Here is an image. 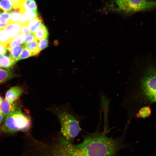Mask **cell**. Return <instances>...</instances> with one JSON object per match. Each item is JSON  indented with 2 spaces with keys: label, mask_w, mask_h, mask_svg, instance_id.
<instances>
[{
  "label": "cell",
  "mask_w": 156,
  "mask_h": 156,
  "mask_svg": "<svg viewBox=\"0 0 156 156\" xmlns=\"http://www.w3.org/2000/svg\"><path fill=\"white\" fill-rule=\"evenodd\" d=\"M13 9V4L10 0L0 1V13L4 12H10Z\"/></svg>",
  "instance_id": "cell-19"
},
{
  "label": "cell",
  "mask_w": 156,
  "mask_h": 156,
  "mask_svg": "<svg viewBox=\"0 0 156 156\" xmlns=\"http://www.w3.org/2000/svg\"><path fill=\"white\" fill-rule=\"evenodd\" d=\"M10 23L19 22L21 24L27 22L24 15L18 10L12 9L11 12Z\"/></svg>",
  "instance_id": "cell-10"
},
{
  "label": "cell",
  "mask_w": 156,
  "mask_h": 156,
  "mask_svg": "<svg viewBox=\"0 0 156 156\" xmlns=\"http://www.w3.org/2000/svg\"><path fill=\"white\" fill-rule=\"evenodd\" d=\"M25 47L32 53L33 56L38 55L40 53V50L38 44V40L34 41L24 44Z\"/></svg>",
  "instance_id": "cell-18"
},
{
  "label": "cell",
  "mask_w": 156,
  "mask_h": 156,
  "mask_svg": "<svg viewBox=\"0 0 156 156\" xmlns=\"http://www.w3.org/2000/svg\"><path fill=\"white\" fill-rule=\"evenodd\" d=\"M108 10L125 13L145 11L156 7V1L110 0L106 5Z\"/></svg>",
  "instance_id": "cell-3"
},
{
  "label": "cell",
  "mask_w": 156,
  "mask_h": 156,
  "mask_svg": "<svg viewBox=\"0 0 156 156\" xmlns=\"http://www.w3.org/2000/svg\"><path fill=\"white\" fill-rule=\"evenodd\" d=\"M21 25L19 22L11 23L3 29L5 36L10 42L20 33Z\"/></svg>",
  "instance_id": "cell-6"
},
{
  "label": "cell",
  "mask_w": 156,
  "mask_h": 156,
  "mask_svg": "<svg viewBox=\"0 0 156 156\" xmlns=\"http://www.w3.org/2000/svg\"><path fill=\"white\" fill-rule=\"evenodd\" d=\"M11 12H4L0 13V29L5 28L10 23Z\"/></svg>",
  "instance_id": "cell-17"
},
{
  "label": "cell",
  "mask_w": 156,
  "mask_h": 156,
  "mask_svg": "<svg viewBox=\"0 0 156 156\" xmlns=\"http://www.w3.org/2000/svg\"><path fill=\"white\" fill-rule=\"evenodd\" d=\"M7 50L4 46L0 44V55H4L6 53Z\"/></svg>",
  "instance_id": "cell-27"
},
{
  "label": "cell",
  "mask_w": 156,
  "mask_h": 156,
  "mask_svg": "<svg viewBox=\"0 0 156 156\" xmlns=\"http://www.w3.org/2000/svg\"><path fill=\"white\" fill-rule=\"evenodd\" d=\"M36 40L34 34L30 32L25 35L24 43L26 44Z\"/></svg>",
  "instance_id": "cell-25"
},
{
  "label": "cell",
  "mask_w": 156,
  "mask_h": 156,
  "mask_svg": "<svg viewBox=\"0 0 156 156\" xmlns=\"http://www.w3.org/2000/svg\"><path fill=\"white\" fill-rule=\"evenodd\" d=\"M34 34L36 40H38L42 38H48L49 33L47 28L43 23L39 30Z\"/></svg>",
  "instance_id": "cell-20"
},
{
  "label": "cell",
  "mask_w": 156,
  "mask_h": 156,
  "mask_svg": "<svg viewBox=\"0 0 156 156\" xmlns=\"http://www.w3.org/2000/svg\"><path fill=\"white\" fill-rule=\"evenodd\" d=\"M23 91V90L21 87L17 86L12 87L6 92L5 99L13 103L15 101Z\"/></svg>",
  "instance_id": "cell-8"
},
{
  "label": "cell",
  "mask_w": 156,
  "mask_h": 156,
  "mask_svg": "<svg viewBox=\"0 0 156 156\" xmlns=\"http://www.w3.org/2000/svg\"><path fill=\"white\" fill-rule=\"evenodd\" d=\"M15 77L10 69L0 67V85L4 83Z\"/></svg>",
  "instance_id": "cell-14"
},
{
  "label": "cell",
  "mask_w": 156,
  "mask_h": 156,
  "mask_svg": "<svg viewBox=\"0 0 156 156\" xmlns=\"http://www.w3.org/2000/svg\"><path fill=\"white\" fill-rule=\"evenodd\" d=\"M122 137H108L103 132L89 135L77 145L66 142L64 155L115 156L122 146Z\"/></svg>",
  "instance_id": "cell-1"
},
{
  "label": "cell",
  "mask_w": 156,
  "mask_h": 156,
  "mask_svg": "<svg viewBox=\"0 0 156 156\" xmlns=\"http://www.w3.org/2000/svg\"><path fill=\"white\" fill-rule=\"evenodd\" d=\"M13 4V9L19 10L26 0H10Z\"/></svg>",
  "instance_id": "cell-24"
},
{
  "label": "cell",
  "mask_w": 156,
  "mask_h": 156,
  "mask_svg": "<svg viewBox=\"0 0 156 156\" xmlns=\"http://www.w3.org/2000/svg\"><path fill=\"white\" fill-rule=\"evenodd\" d=\"M4 118L3 115L0 111V125L2 123Z\"/></svg>",
  "instance_id": "cell-28"
},
{
  "label": "cell",
  "mask_w": 156,
  "mask_h": 156,
  "mask_svg": "<svg viewBox=\"0 0 156 156\" xmlns=\"http://www.w3.org/2000/svg\"><path fill=\"white\" fill-rule=\"evenodd\" d=\"M33 56L31 52L25 47L20 56L19 60Z\"/></svg>",
  "instance_id": "cell-23"
},
{
  "label": "cell",
  "mask_w": 156,
  "mask_h": 156,
  "mask_svg": "<svg viewBox=\"0 0 156 156\" xmlns=\"http://www.w3.org/2000/svg\"><path fill=\"white\" fill-rule=\"evenodd\" d=\"M156 103V70L149 68L138 86L126 92L123 105L131 117L142 107Z\"/></svg>",
  "instance_id": "cell-2"
},
{
  "label": "cell",
  "mask_w": 156,
  "mask_h": 156,
  "mask_svg": "<svg viewBox=\"0 0 156 156\" xmlns=\"http://www.w3.org/2000/svg\"><path fill=\"white\" fill-rule=\"evenodd\" d=\"M152 111L150 106H145L139 109L135 115V118H146L151 115Z\"/></svg>",
  "instance_id": "cell-16"
},
{
  "label": "cell",
  "mask_w": 156,
  "mask_h": 156,
  "mask_svg": "<svg viewBox=\"0 0 156 156\" xmlns=\"http://www.w3.org/2000/svg\"><path fill=\"white\" fill-rule=\"evenodd\" d=\"M25 47V44L23 43L13 47L9 51V55L15 64L19 60L20 56Z\"/></svg>",
  "instance_id": "cell-11"
},
{
  "label": "cell",
  "mask_w": 156,
  "mask_h": 156,
  "mask_svg": "<svg viewBox=\"0 0 156 156\" xmlns=\"http://www.w3.org/2000/svg\"><path fill=\"white\" fill-rule=\"evenodd\" d=\"M20 33L26 35L30 33L28 29L27 23L22 24Z\"/></svg>",
  "instance_id": "cell-26"
},
{
  "label": "cell",
  "mask_w": 156,
  "mask_h": 156,
  "mask_svg": "<svg viewBox=\"0 0 156 156\" xmlns=\"http://www.w3.org/2000/svg\"><path fill=\"white\" fill-rule=\"evenodd\" d=\"M18 107V105L15 101L11 103L4 99L0 104V111L5 118L13 113Z\"/></svg>",
  "instance_id": "cell-7"
},
{
  "label": "cell",
  "mask_w": 156,
  "mask_h": 156,
  "mask_svg": "<svg viewBox=\"0 0 156 156\" xmlns=\"http://www.w3.org/2000/svg\"><path fill=\"white\" fill-rule=\"evenodd\" d=\"M15 64L10 55H0V68L10 69Z\"/></svg>",
  "instance_id": "cell-12"
},
{
  "label": "cell",
  "mask_w": 156,
  "mask_h": 156,
  "mask_svg": "<svg viewBox=\"0 0 156 156\" xmlns=\"http://www.w3.org/2000/svg\"><path fill=\"white\" fill-rule=\"evenodd\" d=\"M31 124V120L18 107L12 114L7 117L1 127L3 132L8 133H15L20 131L28 130Z\"/></svg>",
  "instance_id": "cell-4"
},
{
  "label": "cell",
  "mask_w": 156,
  "mask_h": 156,
  "mask_svg": "<svg viewBox=\"0 0 156 156\" xmlns=\"http://www.w3.org/2000/svg\"><path fill=\"white\" fill-rule=\"evenodd\" d=\"M58 116L61 132L68 142L73 141L81 130L79 121L74 116L64 111L59 112Z\"/></svg>",
  "instance_id": "cell-5"
},
{
  "label": "cell",
  "mask_w": 156,
  "mask_h": 156,
  "mask_svg": "<svg viewBox=\"0 0 156 156\" xmlns=\"http://www.w3.org/2000/svg\"><path fill=\"white\" fill-rule=\"evenodd\" d=\"M25 36L24 34L20 33L8 44L5 47L9 51L13 47L23 44Z\"/></svg>",
  "instance_id": "cell-13"
},
{
  "label": "cell",
  "mask_w": 156,
  "mask_h": 156,
  "mask_svg": "<svg viewBox=\"0 0 156 156\" xmlns=\"http://www.w3.org/2000/svg\"><path fill=\"white\" fill-rule=\"evenodd\" d=\"M3 99H2V98H1V96H0V104L2 101V100Z\"/></svg>",
  "instance_id": "cell-29"
},
{
  "label": "cell",
  "mask_w": 156,
  "mask_h": 156,
  "mask_svg": "<svg viewBox=\"0 0 156 156\" xmlns=\"http://www.w3.org/2000/svg\"><path fill=\"white\" fill-rule=\"evenodd\" d=\"M23 6L25 9L37 11V6L34 0H26Z\"/></svg>",
  "instance_id": "cell-21"
},
{
  "label": "cell",
  "mask_w": 156,
  "mask_h": 156,
  "mask_svg": "<svg viewBox=\"0 0 156 156\" xmlns=\"http://www.w3.org/2000/svg\"><path fill=\"white\" fill-rule=\"evenodd\" d=\"M19 10L24 15L27 21L37 18L39 16L37 11L25 9L23 5L21 7Z\"/></svg>",
  "instance_id": "cell-15"
},
{
  "label": "cell",
  "mask_w": 156,
  "mask_h": 156,
  "mask_svg": "<svg viewBox=\"0 0 156 156\" xmlns=\"http://www.w3.org/2000/svg\"><path fill=\"white\" fill-rule=\"evenodd\" d=\"M43 23L42 19L40 16L27 22L30 32L34 34L39 30Z\"/></svg>",
  "instance_id": "cell-9"
},
{
  "label": "cell",
  "mask_w": 156,
  "mask_h": 156,
  "mask_svg": "<svg viewBox=\"0 0 156 156\" xmlns=\"http://www.w3.org/2000/svg\"><path fill=\"white\" fill-rule=\"evenodd\" d=\"M39 49L40 51L44 50L48 46V38H42L38 40Z\"/></svg>",
  "instance_id": "cell-22"
}]
</instances>
